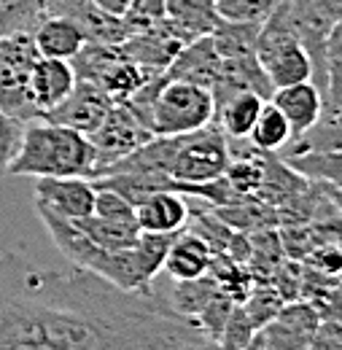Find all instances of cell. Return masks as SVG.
<instances>
[{"label":"cell","mask_w":342,"mask_h":350,"mask_svg":"<svg viewBox=\"0 0 342 350\" xmlns=\"http://www.w3.org/2000/svg\"><path fill=\"white\" fill-rule=\"evenodd\" d=\"M205 340L154 288L124 291L81 267L0 254V350H197Z\"/></svg>","instance_id":"1"},{"label":"cell","mask_w":342,"mask_h":350,"mask_svg":"<svg viewBox=\"0 0 342 350\" xmlns=\"http://www.w3.org/2000/svg\"><path fill=\"white\" fill-rule=\"evenodd\" d=\"M97 170V151L89 135L36 119L25 124L22 146L11 162V175L30 178H92Z\"/></svg>","instance_id":"2"},{"label":"cell","mask_w":342,"mask_h":350,"mask_svg":"<svg viewBox=\"0 0 342 350\" xmlns=\"http://www.w3.org/2000/svg\"><path fill=\"white\" fill-rule=\"evenodd\" d=\"M256 59L272 89L291 87L300 81L313 79V62L294 36V30L286 22V14L280 8V0L269 11V16L261 22L256 38Z\"/></svg>","instance_id":"3"},{"label":"cell","mask_w":342,"mask_h":350,"mask_svg":"<svg viewBox=\"0 0 342 350\" xmlns=\"http://www.w3.org/2000/svg\"><path fill=\"white\" fill-rule=\"evenodd\" d=\"M38 59L41 54L33 33H11L0 38V111L22 124L41 119L30 92V76Z\"/></svg>","instance_id":"4"},{"label":"cell","mask_w":342,"mask_h":350,"mask_svg":"<svg viewBox=\"0 0 342 350\" xmlns=\"http://www.w3.org/2000/svg\"><path fill=\"white\" fill-rule=\"evenodd\" d=\"M213 119L215 100L211 89L162 76L151 111L154 135H186L213 124Z\"/></svg>","instance_id":"5"},{"label":"cell","mask_w":342,"mask_h":350,"mask_svg":"<svg viewBox=\"0 0 342 350\" xmlns=\"http://www.w3.org/2000/svg\"><path fill=\"white\" fill-rule=\"evenodd\" d=\"M232 162L229 140L213 124L202 130L172 135V151L168 175L178 183H211L224 178Z\"/></svg>","instance_id":"6"},{"label":"cell","mask_w":342,"mask_h":350,"mask_svg":"<svg viewBox=\"0 0 342 350\" xmlns=\"http://www.w3.org/2000/svg\"><path fill=\"white\" fill-rule=\"evenodd\" d=\"M151 137H154V132L148 130L124 103H114V108L108 111L103 124L89 135V140H92V146L97 151V170H94V175L100 173L103 167L119 162L122 157L132 154L135 148H140Z\"/></svg>","instance_id":"7"},{"label":"cell","mask_w":342,"mask_h":350,"mask_svg":"<svg viewBox=\"0 0 342 350\" xmlns=\"http://www.w3.org/2000/svg\"><path fill=\"white\" fill-rule=\"evenodd\" d=\"M318 321L321 312L315 310V305L304 299L286 302L272 321H267L259 329L254 340L261 350H310Z\"/></svg>","instance_id":"8"},{"label":"cell","mask_w":342,"mask_h":350,"mask_svg":"<svg viewBox=\"0 0 342 350\" xmlns=\"http://www.w3.org/2000/svg\"><path fill=\"white\" fill-rule=\"evenodd\" d=\"M114 108V100L92 81H76V87L70 89V94L51 108L43 119L60 127H70V130L92 135L103 124V119L108 116V111Z\"/></svg>","instance_id":"9"},{"label":"cell","mask_w":342,"mask_h":350,"mask_svg":"<svg viewBox=\"0 0 342 350\" xmlns=\"http://www.w3.org/2000/svg\"><path fill=\"white\" fill-rule=\"evenodd\" d=\"M94 183L92 178H38L36 208H43L60 219L81 221L94 213Z\"/></svg>","instance_id":"10"},{"label":"cell","mask_w":342,"mask_h":350,"mask_svg":"<svg viewBox=\"0 0 342 350\" xmlns=\"http://www.w3.org/2000/svg\"><path fill=\"white\" fill-rule=\"evenodd\" d=\"M49 14L62 16L68 22H73L86 44H108L119 46L127 41L129 30L122 16H111L103 8H97L92 0H54L49 5Z\"/></svg>","instance_id":"11"},{"label":"cell","mask_w":342,"mask_h":350,"mask_svg":"<svg viewBox=\"0 0 342 350\" xmlns=\"http://www.w3.org/2000/svg\"><path fill=\"white\" fill-rule=\"evenodd\" d=\"M183 46L186 44L172 33L170 25L162 22L151 30L127 36V41L119 44V51L124 59L135 62L137 68H143L148 73H165Z\"/></svg>","instance_id":"12"},{"label":"cell","mask_w":342,"mask_h":350,"mask_svg":"<svg viewBox=\"0 0 342 350\" xmlns=\"http://www.w3.org/2000/svg\"><path fill=\"white\" fill-rule=\"evenodd\" d=\"M269 103L286 116V122L291 124V135L297 143L302 135L307 130L315 127V122L321 119L324 113V94L321 89L315 87L313 81H300V84H291V87H283V89H275ZM291 148V146H289ZM286 148V151H289ZM283 151V154H286Z\"/></svg>","instance_id":"13"},{"label":"cell","mask_w":342,"mask_h":350,"mask_svg":"<svg viewBox=\"0 0 342 350\" xmlns=\"http://www.w3.org/2000/svg\"><path fill=\"white\" fill-rule=\"evenodd\" d=\"M218 73H221V54L213 44V36H202L197 41H189L175 54L170 68L165 70L168 79L200 84L205 89H213Z\"/></svg>","instance_id":"14"},{"label":"cell","mask_w":342,"mask_h":350,"mask_svg":"<svg viewBox=\"0 0 342 350\" xmlns=\"http://www.w3.org/2000/svg\"><path fill=\"white\" fill-rule=\"evenodd\" d=\"M76 87V73L70 59H51V57H41L33 68L30 76V92H33V103L38 108V116H46L51 108H57L70 89Z\"/></svg>","instance_id":"15"},{"label":"cell","mask_w":342,"mask_h":350,"mask_svg":"<svg viewBox=\"0 0 342 350\" xmlns=\"http://www.w3.org/2000/svg\"><path fill=\"white\" fill-rule=\"evenodd\" d=\"M192 216V205L186 194L178 191H159L135 208V221L140 232H159V234H178Z\"/></svg>","instance_id":"16"},{"label":"cell","mask_w":342,"mask_h":350,"mask_svg":"<svg viewBox=\"0 0 342 350\" xmlns=\"http://www.w3.org/2000/svg\"><path fill=\"white\" fill-rule=\"evenodd\" d=\"M165 22L183 44H189L202 36H213L221 16L215 11V0H165Z\"/></svg>","instance_id":"17"},{"label":"cell","mask_w":342,"mask_h":350,"mask_svg":"<svg viewBox=\"0 0 342 350\" xmlns=\"http://www.w3.org/2000/svg\"><path fill=\"white\" fill-rule=\"evenodd\" d=\"M211 262H213L211 245L197 232L181 229L172 240L162 269L170 275L172 280H194V278H200L211 269Z\"/></svg>","instance_id":"18"},{"label":"cell","mask_w":342,"mask_h":350,"mask_svg":"<svg viewBox=\"0 0 342 350\" xmlns=\"http://www.w3.org/2000/svg\"><path fill=\"white\" fill-rule=\"evenodd\" d=\"M264 103L267 100L259 97L256 92H235V94H229L224 103L215 105V127L224 132V137L229 143L248 140Z\"/></svg>","instance_id":"19"},{"label":"cell","mask_w":342,"mask_h":350,"mask_svg":"<svg viewBox=\"0 0 342 350\" xmlns=\"http://www.w3.org/2000/svg\"><path fill=\"white\" fill-rule=\"evenodd\" d=\"M33 41H36L38 54L51 57V59H73L86 46L81 30L73 22H68L62 16H54V14H49L33 30Z\"/></svg>","instance_id":"20"},{"label":"cell","mask_w":342,"mask_h":350,"mask_svg":"<svg viewBox=\"0 0 342 350\" xmlns=\"http://www.w3.org/2000/svg\"><path fill=\"white\" fill-rule=\"evenodd\" d=\"M294 135H291V124L286 122V116L267 100L261 105V113H259L256 124L248 135V146L256 148L259 154H275V157H283V151L291 146Z\"/></svg>","instance_id":"21"},{"label":"cell","mask_w":342,"mask_h":350,"mask_svg":"<svg viewBox=\"0 0 342 350\" xmlns=\"http://www.w3.org/2000/svg\"><path fill=\"white\" fill-rule=\"evenodd\" d=\"M218 291V280L215 275L208 269L205 275L194 278V280H172L170 297L168 305L178 312V315H186V318H197L202 312V307L213 299V294Z\"/></svg>","instance_id":"22"},{"label":"cell","mask_w":342,"mask_h":350,"mask_svg":"<svg viewBox=\"0 0 342 350\" xmlns=\"http://www.w3.org/2000/svg\"><path fill=\"white\" fill-rule=\"evenodd\" d=\"M313 183H324L342 191V151H307L283 159Z\"/></svg>","instance_id":"23"},{"label":"cell","mask_w":342,"mask_h":350,"mask_svg":"<svg viewBox=\"0 0 342 350\" xmlns=\"http://www.w3.org/2000/svg\"><path fill=\"white\" fill-rule=\"evenodd\" d=\"M84 234L94 243L100 245L103 251H129L135 248L137 243V234H140V226L137 224H124V221H108V219H100V216H86V219L76 221Z\"/></svg>","instance_id":"24"},{"label":"cell","mask_w":342,"mask_h":350,"mask_svg":"<svg viewBox=\"0 0 342 350\" xmlns=\"http://www.w3.org/2000/svg\"><path fill=\"white\" fill-rule=\"evenodd\" d=\"M307 151H342V108L324 111L315 127L304 132L297 143H291V148L280 159L294 154H307Z\"/></svg>","instance_id":"25"},{"label":"cell","mask_w":342,"mask_h":350,"mask_svg":"<svg viewBox=\"0 0 342 350\" xmlns=\"http://www.w3.org/2000/svg\"><path fill=\"white\" fill-rule=\"evenodd\" d=\"M49 16V0H0V38L33 33Z\"/></svg>","instance_id":"26"},{"label":"cell","mask_w":342,"mask_h":350,"mask_svg":"<svg viewBox=\"0 0 342 350\" xmlns=\"http://www.w3.org/2000/svg\"><path fill=\"white\" fill-rule=\"evenodd\" d=\"M154 76H162V73H148V70L137 68L135 62H129V59L122 57L116 65L108 68V73L97 81V87L103 89L114 103H124L127 97H132L137 89L143 87L146 81H151Z\"/></svg>","instance_id":"27"},{"label":"cell","mask_w":342,"mask_h":350,"mask_svg":"<svg viewBox=\"0 0 342 350\" xmlns=\"http://www.w3.org/2000/svg\"><path fill=\"white\" fill-rule=\"evenodd\" d=\"M259 30H261V22H221L213 30V44L221 59L256 54Z\"/></svg>","instance_id":"28"},{"label":"cell","mask_w":342,"mask_h":350,"mask_svg":"<svg viewBox=\"0 0 342 350\" xmlns=\"http://www.w3.org/2000/svg\"><path fill=\"white\" fill-rule=\"evenodd\" d=\"M342 108V19L334 22L326 44V89H324V111Z\"/></svg>","instance_id":"29"},{"label":"cell","mask_w":342,"mask_h":350,"mask_svg":"<svg viewBox=\"0 0 342 350\" xmlns=\"http://www.w3.org/2000/svg\"><path fill=\"white\" fill-rule=\"evenodd\" d=\"M240 305L246 310L248 321L254 323V329L259 332L267 321H272L278 315V310L286 305V302H283V297L278 294V288L272 283H254L251 291H248V297Z\"/></svg>","instance_id":"30"},{"label":"cell","mask_w":342,"mask_h":350,"mask_svg":"<svg viewBox=\"0 0 342 350\" xmlns=\"http://www.w3.org/2000/svg\"><path fill=\"white\" fill-rule=\"evenodd\" d=\"M175 234H159V232H140L137 234V243H135V254L143 264L146 275L154 280L168 259V251H170Z\"/></svg>","instance_id":"31"},{"label":"cell","mask_w":342,"mask_h":350,"mask_svg":"<svg viewBox=\"0 0 342 350\" xmlns=\"http://www.w3.org/2000/svg\"><path fill=\"white\" fill-rule=\"evenodd\" d=\"M278 0H215L221 22H264Z\"/></svg>","instance_id":"32"},{"label":"cell","mask_w":342,"mask_h":350,"mask_svg":"<svg viewBox=\"0 0 342 350\" xmlns=\"http://www.w3.org/2000/svg\"><path fill=\"white\" fill-rule=\"evenodd\" d=\"M122 19L127 25L129 36L151 30V27L165 22V0H132V5H129L127 14Z\"/></svg>","instance_id":"33"},{"label":"cell","mask_w":342,"mask_h":350,"mask_svg":"<svg viewBox=\"0 0 342 350\" xmlns=\"http://www.w3.org/2000/svg\"><path fill=\"white\" fill-rule=\"evenodd\" d=\"M254 337H256V329H254V323L248 321L243 305H235V310L229 312V318H226V323H224L221 337H218L215 342H221L224 348L240 350V348H248V345L254 342Z\"/></svg>","instance_id":"34"},{"label":"cell","mask_w":342,"mask_h":350,"mask_svg":"<svg viewBox=\"0 0 342 350\" xmlns=\"http://www.w3.org/2000/svg\"><path fill=\"white\" fill-rule=\"evenodd\" d=\"M22 135H25V124L0 111V178L8 175L11 162L16 159L19 146H22Z\"/></svg>","instance_id":"35"},{"label":"cell","mask_w":342,"mask_h":350,"mask_svg":"<svg viewBox=\"0 0 342 350\" xmlns=\"http://www.w3.org/2000/svg\"><path fill=\"white\" fill-rule=\"evenodd\" d=\"M304 264L326 278H342V245L337 243H315L307 256Z\"/></svg>","instance_id":"36"},{"label":"cell","mask_w":342,"mask_h":350,"mask_svg":"<svg viewBox=\"0 0 342 350\" xmlns=\"http://www.w3.org/2000/svg\"><path fill=\"white\" fill-rule=\"evenodd\" d=\"M94 216L108 221H124V224H137L135 221V208L124 197H119L111 189H94Z\"/></svg>","instance_id":"37"},{"label":"cell","mask_w":342,"mask_h":350,"mask_svg":"<svg viewBox=\"0 0 342 350\" xmlns=\"http://www.w3.org/2000/svg\"><path fill=\"white\" fill-rule=\"evenodd\" d=\"M310 350H342V321L321 318L313 334Z\"/></svg>","instance_id":"38"},{"label":"cell","mask_w":342,"mask_h":350,"mask_svg":"<svg viewBox=\"0 0 342 350\" xmlns=\"http://www.w3.org/2000/svg\"><path fill=\"white\" fill-rule=\"evenodd\" d=\"M315 310L321 312V318H334L342 321V278L324 294L321 302H315Z\"/></svg>","instance_id":"39"},{"label":"cell","mask_w":342,"mask_h":350,"mask_svg":"<svg viewBox=\"0 0 342 350\" xmlns=\"http://www.w3.org/2000/svg\"><path fill=\"white\" fill-rule=\"evenodd\" d=\"M97 8H103L105 14H111V16H124L127 14V8L132 5V0H92Z\"/></svg>","instance_id":"40"},{"label":"cell","mask_w":342,"mask_h":350,"mask_svg":"<svg viewBox=\"0 0 342 350\" xmlns=\"http://www.w3.org/2000/svg\"><path fill=\"white\" fill-rule=\"evenodd\" d=\"M315 3H318V8H321L329 19H334V22L342 19V0H315Z\"/></svg>","instance_id":"41"},{"label":"cell","mask_w":342,"mask_h":350,"mask_svg":"<svg viewBox=\"0 0 342 350\" xmlns=\"http://www.w3.org/2000/svg\"><path fill=\"white\" fill-rule=\"evenodd\" d=\"M197 350H235V348H224L221 342H215V340H211V337H208V340H205V342H202V345H200ZM240 350H261V348H259L256 340H254V342H251L248 348H240Z\"/></svg>","instance_id":"42"}]
</instances>
